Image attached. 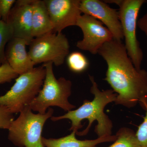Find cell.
Here are the masks:
<instances>
[{"label": "cell", "instance_id": "obj_6", "mask_svg": "<svg viewBox=\"0 0 147 147\" xmlns=\"http://www.w3.org/2000/svg\"><path fill=\"white\" fill-rule=\"evenodd\" d=\"M106 3L115 4L119 7V18L127 55L137 69H142L143 53L136 35L137 18L140 9L146 0H108Z\"/></svg>", "mask_w": 147, "mask_h": 147}, {"label": "cell", "instance_id": "obj_11", "mask_svg": "<svg viewBox=\"0 0 147 147\" xmlns=\"http://www.w3.org/2000/svg\"><path fill=\"white\" fill-rule=\"evenodd\" d=\"M33 1L34 0L16 1L7 22L11 28L13 38L25 40L29 45L34 39L32 35Z\"/></svg>", "mask_w": 147, "mask_h": 147}, {"label": "cell", "instance_id": "obj_14", "mask_svg": "<svg viewBox=\"0 0 147 147\" xmlns=\"http://www.w3.org/2000/svg\"><path fill=\"white\" fill-rule=\"evenodd\" d=\"M54 32V27L44 1L34 0L32 5V35L38 37Z\"/></svg>", "mask_w": 147, "mask_h": 147}, {"label": "cell", "instance_id": "obj_13", "mask_svg": "<svg viewBox=\"0 0 147 147\" xmlns=\"http://www.w3.org/2000/svg\"><path fill=\"white\" fill-rule=\"evenodd\" d=\"M76 132L73 131L69 135L58 139L42 137V144L44 147H96L99 144L113 142L117 139L116 135H112L93 140H80L76 138Z\"/></svg>", "mask_w": 147, "mask_h": 147}, {"label": "cell", "instance_id": "obj_3", "mask_svg": "<svg viewBox=\"0 0 147 147\" xmlns=\"http://www.w3.org/2000/svg\"><path fill=\"white\" fill-rule=\"evenodd\" d=\"M53 63L48 62L43 65L45 69V78L42 88L35 98L28 105L32 111L44 114L50 107H59L65 112L76 108L69 101L71 94L72 83L64 77L56 78Z\"/></svg>", "mask_w": 147, "mask_h": 147}, {"label": "cell", "instance_id": "obj_2", "mask_svg": "<svg viewBox=\"0 0 147 147\" xmlns=\"http://www.w3.org/2000/svg\"><path fill=\"white\" fill-rule=\"evenodd\" d=\"M89 77L92 84L90 92L94 96L93 99L84 100L83 104L76 110L68 111L62 116H53L51 120L53 121L69 120L71 122L69 130L75 131L79 136L87 135L94 122L96 121L94 131L98 137L111 136L113 122L104 110L108 104L115 102L117 94L113 90H100L94 76L89 75Z\"/></svg>", "mask_w": 147, "mask_h": 147}, {"label": "cell", "instance_id": "obj_9", "mask_svg": "<svg viewBox=\"0 0 147 147\" xmlns=\"http://www.w3.org/2000/svg\"><path fill=\"white\" fill-rule=\"evenodd\" d=\"M54 27V31L62 33L64 29L76 26L82 15L81 0H44Z\"/></svg>", "mask_w": 147, "mask_h": 147}, {"label": "cell", "instance_id": "obj_21", "mask_svg": "<svg viewBox=\"0 0 147 147\" xmlns=\"http://www.w3.org/2000/svg\"><path fill=\"white\" fill-rule=\"evenodd\" d=\"M16 1L0 0V19L7 23L11 9Z\"/></svg>", "mask_w": 147, "mask_h": 147}, {"label": "cell", "instance_id": "obj_7", "mask_svg": "<svg viewBox=\"0 0 147 147\" xmlns=\"http://www.w3.org/2000/svg\"><path fill=\"white\" fill-rule=\"evenodd\" d=\"M28 53L35 65L52 62L57 66L63 64L69 54V42L62 33H50L34 38Z\"/></svg>", "mask_w": 147, "mask_h": 147}, {"label": "cell", "instance_id": "obj_20", "mask_svg": "<svg viewBox=\"0 0 147 147\" xmlns=\"http://www.w3.org/2000/svg\"><path fill=\"white\" fill-rule=\"evenodd\" d=\"M13 120V114L6 107L0 105V129H8Z\"/></svg>", "mask_w": 147, "mask_h": 147}, {"label": "cell", "instance_id": "obj_12", "mask_svg": "<svg viewBox=\"0 0 147 147\" xmlns=\"http://www.w3.org/2000/svg\"><path fill=\"white\" fill-rule=\"evenodd\" d=\"M28 45L25 40L14 37L8 42L5 50L6 61L11 67L20 75L34 68V64L27 52Z\"/></svg>", "mask_w": 147, "mask_h": 147}, {"label": "cell", "instance_id": "obj_1", "mask_svg": "<svg viewBox=\"0 0 147 147\" xmlns=\"http://www.w3.org/2000/svg\"><path fill=\"white\" fill-rule=\"evenodd\" d=\"M98 54L107 63L104 80L117 94L116 105L133 108L147 96V71L136 68L122 41L106 42Z\"/></svg>", "mask_w": 147, "mask_h": 147}, {"label": "cell", "instance_id": "obj_18", "mask_svg": "<svg viewBox=\"0 0 147 147\" xmlns=\"http://www.w3.org/2000/svg\"><path fill=\"white\" fill-rule=\"evenodd\" d=\"M19 75L11 67L7 61L0 65V84L10 82Z\"/></svg>", "mask_w": 147, "mask_h": 147}, {"label": "cell", "instance_id": "obj_8", "mask_svg": "<svg viewBox=\"0 0 147 147\" xmlns=\"http://www.w3.org/2000/svg\"><path fill=\"white\" fill-rule=\"evenodd\" d=\"M76 26L83 33V39L77 41L76 47L92 55L97 54L102 45L113 39V34L102 23L90 15H81Z\"/></svg>", "mask_w": 147, "mask_h": 147}, {"label": "cell", "instance_id": "obj_23", "mask_svg": "<svg viewBox=\"0 0 147 147\" xmlns=\"http://www.w3.org/2000/svg\"><path fill=\"white\" fill-rule=\"evenodd\" d=\"M139 103L143 110L146 111L147 110V96L144 99L139 101Z\"/></svg>", "mask_w": 147, "mask_h": 147}, {"label": "cell", "instance_id": "obj_16", "mask_svg": "<svg viewBox=\"0 0 147 147\" xmlns=\"http://www.w3.org/2000/svg\"><path fill=\"white\" fill-rule=\"evenodd\" d=\"M67 63L69 68L74 73H80L86 71L89 62L86 57L79 52H72L67 56Z\"/></svg>", "mask_w": 147, "mask_h": 147}, {"label": "cell", "instance_id": "obj_4", "mask_svg": "<svg viewBox=\"0 0 147 147\" xmlns=\"http://www.w3.org/2000/svg\"><path fill=\"white\" fill-rule=\"evenodd\" d=\"M45 75L43 65L19 75L10 89L0 96V105L6 107L12 114L20 113L38 94Z\"/></svg>", "mask_w": 147, "mask_h": 147}, {"label": "cell", "instance_id": "obj_10", "mask_svg": "<svg viewBox=\"0 0 147 147\" xmlns=\"http://www.w3.org/2000/svg\"><path fill=\"white\" fill-rule=\"evenodd\" d=\"M80 9L82 13L96 18L105 25L113 34V39L121 41L123 39L119 11L111 8L104 1L82 0Z\"/></svg>", "mask_w": 147, "mask_h": 147}, {"label": "cell", "instance_id": "obj_22", "mask_svg": "<svg viewBox=\"0 0 147 147\" xmlns=\"http://www.w3.org/2000/svg\"><path fill=\"white\" fill-rule=\"evenodd\" d=\"M137 26L144 33L147 39V12L137 21Z\"/></svg>", "mask_w": 147, "mask_h": 147}, {"label": "cell", "instance_id": "obj_17", "mask_svg": "<svg viewBox=\"0 0 147 147\" xmlns=\"http://www.w3.org/2000/svg\"><path fill=\"white\" fill-rule=\"evenodd\" d=\"M13 38V32L10 26L0 19V64L6 61L5 47Z\"/></svg>", "mask_w": 147, "mask_h": 147}, {"label": "cell", "instance_id": "obj_15", "mask_svg": "<svg viewBox=\"0 0 147 147\" xmlns=\"http://www.w3.org/2000/svg\"><path fill=\"white\" fill-rule=\"evenodd\" d=\"M116 135L115 141L108 147H140L135 132L131 129L121 127L117 131Z\"/></svg>", "mask_w": 147, "mask_h": 147}, {"label": "cell", "instance_id": "obj_5", "mask_svg": "<svg viewBox=\"0 0 147 147\" xmlns=\"http://www.w3.org/2000/svg\"><path fill=\"white\" fill-rule=\"evenodd\" d=\"M53 113L51 108L45 114H34L29 106L25 107L8 129L9 140L19 147H44L42 142V129Z\"/></svg>", "mask_w": 147, "mask_h": 147}, {"label": "cell", "instance_id": "obj_19", "mask_svg": "<svg viewBox=\"0 0 147 147\" xmlns=\"http://www.w3.org/2000/svg\"><path fill=\"white\" fill-rule=\"evenodd\" d=\"M136 137L140 147H147V110L144 121L135 132Z\"/></svg>", "mask_w": 147, "mask_h": 147}]
</instances>
